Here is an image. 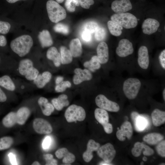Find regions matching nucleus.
I'll return each mask as SVG.
<instances>
[{
	"instance_id": "60",
	"label": "nucleus",
	"mask_w": 165,
	"mask_h": 165,
	"mask_svg": "<svg viewBox=\"0 0 165 165\" xmlns=\"http://www.w3.org/2000/svg\"><path fill=\"white\" fill-rule=\"evenodd\" d=\"M57 2L58 3H61L63 2L64 0H56Z\"/></svg>"
},
{
	"instance_id": "46",
	"label": "nucleus",
	"mask_w": 165,
	"mask_h": 165,
	"mask_svg": "<svg viewBox=\"0 0 165 165\" xmlns=\"http://www.w3.org/2000/svg\"><path fill=\"white\" fill-rule=\"evenodd\" d=\"M160 63L162 67L165 69V50H163L160 53L159 56Z\"/></svg>"
},
{
	"instance_id": "62",
	"label": "nucleus",
	"mask_w": 165,
	"mask_h": 165,
	"mask_svg": "<svg viewBox=\"0 0 165 165\" xmlns=\"http://www.w3.org/2000/svg\"><path fill=\"white\" fill-rule=\"evenodd\" d=\"M141 165H143L144 164V163L143 162H141V163H140Z\"/></svg>"
},
{
	"instance_id": "44",
	"label": "nucleus",
	"mask_w": 165,
	"mask_h": 165,
	"mask_svg": "<svg viewBox=\"0 0 165 165\" xmlns=\"http://www.w3.org/2000/svg\"><path fill=\"white\" fill-rule=\"evenodd\" d=\"M79 5L83 8L88 9L94 3V0H78Z\"/></svg>"
},
{
	"instance_id": "56",
	"label": "nucleus",
	"mask_w": 165,
	"mask_h": 165,
	"mask_svg": "<svg viewBox=\"0 0 165 165\" xmlns=\"http://www.w3.org/2000/svg\"><path fill=\"white\" fill-rule=\"evenodd\" d=\"M32 165H40V163L37 161H35L32 164Z\"/></svg>"
},
{
	"instance_id": "30",
	"label": "nucleus",
	"mask_w": 165,
	"mask_h": 165,
	"mask_svg": "<svg viewBox=\"0 0 165 165\" xmlns=\"http://www.w3.org/2000/svg\"><path fill=\"white\" fill-rule=\"evenodd\" d=\"M133 121L135 129L138 131L141 132L144 130L147 127L148 123L147 119L139 115Z\"/></svg>"
},
{
	"instance_id": "29",
	"label": "nucleus",
	"mask_w": 165,
	"mask_h": 165,
	"mask_svg": "<svg viewBox=\"0 0 165 165\" xmlns=\"http://www.w3.org/2000/svg\"><path fill=\"white\" fill-rule=\"evenodd\" d=\"M70 51L73 57H78L82 53V45L79 40L77 38L72 39L69 44Z\"/></svg>"
},
{
	"instance_id": "45",
	"label": "nucleus",
	"mask_w": 165,
	"mask_h": 165,
	"mask_svg": "<svg viewBox=\"0 0 165 165\" xmlns=\"http://www.w3.org/2000/svg\"><path fill=\"white\" fill-rule=\"evenodd\" d=\"M65 5L67 9L69 12H73L75 11V6L73 3L72 0H66Z\"/></svg>"
},
{
	"instance_id": "18",
	"label": "nucleus",
	"mask_w": 165,
	"mask_h": 165,
	"mask_svg": "<svg viewBox=\"0 0 165 165\" xmlns=\"http://www.w3.org/2000/svg\"><path fill=\"white\" fill-rule=\"evenodd\" d=\"M100 147V145L99 143L96 142L93 139L89 140L87 145L86 150L82 154L84 161L86 162H90L93 157V152L97 151Z\"/></svg>"
},
{
	"instance_id": "14",
	"label": "nucleus",
	"mask_w": 165,
	"mask_h": 165,
	"mask_svg": "<svg viewBox=\"0 0 165 165\" xmlns=\"http://www.w3.org/2000/svg\"><path fill=\"white\" fill-rule=\"evenodd\" d=\"M132 8L130 0H116L111 4L112 9L116 13H126L131 10Z\"/></svg>"
},
{
	"instance_id": "16",
	"label": "nucleus",
	"mask_w": 165,
	"mask_h": 165,
	"mask_svg": "<svg viewBox=\"0 0 165 165\" xmlns=\"http://www.w3.org/2000/svg\"><path fill=\"white\" fill-rule=\"evenodd\" d=\"M74 72L75 75L73 76V82L75 84H79L84 81L90 80L92 78L91 73L87 69L76 68Z\"/></svg>"
},
{
	"instance_id": "42",
	"label": "nucleus",
	"mask_w": 165,
	"mask_h": 165,
	"mask_svg": "<svg viewBox=\"0 0 165 165\" xmlns=\"http://www.w3.org/2000/svg\"><path fill=\"white\" fill-rule=\"evenodd\" d=\"M11 25L8 22L0 20V33L6 34L8 33Z\"/></svg>"
},
{
	"instance_id": "49",
	"label": "nucleus",
	"mask_w": 165,
	"mask_h": 165,
	"mask_svg": "<svg viewBox=\"0 0 165 165\" xmlns=\"http://www.w3.org/2000/svg\"><path fill=\"white\" fill-rule=\"evenodd\" d=\"M105 132L108 134H110L113 131V127L111 124L108 123L103 126Z\"/></svg>"
},
{
	"instance_id": "57",
	"label": "nucleus",
	"mask_w": 165,
	"mask_h": 165,
	"mask_svg": "<svg viewBox=\"0 0 165 165\" xmlns=\"http://www.w3.org/2000/svg\"><path fill=\"white\" fill-rule=\"evenodd\" d=\"M163 96L164 101H165V89H164L163 91Z\"/></svg>"
},
{
	"instance_id": "20",
	"label": "nucleus",
	"mask_w": 165,
	"mask_h": 165,
	"mask_svg": "<svg viewBox=\"0 0 165 165\" xmlns=\"http://www.w3.org/2000/svg\"><path fill=\"white\" fill-rule=\"evenodd\" d=\"M57 158L61 159L63 158V162L66 164H71L74 162L75 159V156L69 152L65 148H63L57 150L55 152Z\"/></svg>"
},
{
	"instance_id": "34",
	"label": "nucleus",
	"mask_w": 165,
	"mask_h": 165,
	"mask_svg": "<svg viewBox=\"0 0 165 165\" xmlns=\"http://www.w3.org/2000/svg\"><path fill=\"white\" fill-rule=\"evenodd\" d=\"M84 66L94 72L95 70L99 69L101 65L97 56H94L92 57L90 61L85 62L84 64Z\"/></svg>"
},
{
	"instance_id": "35",
	"label": "nucleus",
	"mask_w": 165,
	"mask_h": 165,
	"mask_svg": "<svg viewBox=\"0 0 165 165\" xmlns=\"http://www.w3.org/2000/svg\"><path fill=\"white\" fill-rule=\"evenodd\" d=\"M147 145L139 142H136L134 144V147L131 150L132 155L135 157L139 156L143 150L145 151Z\"/></svg>"
},
{
	"instance_id": "10",
	"label": "nucleus",
	"mask_w": 165,
	"mask_h": 165,
	"mask_svg": "<svg viewBox=\"0 0 165 165\" xmlns=\"http://www.w3.org/2000/svg\"><path fill=\"white\" fill-rule=\"evenodd\" d=\"M33 127L37 133L40 134H49L53 131L50 123L46 120L41 118H37L34 120Z\"/></svg>"
},
{
	"instance_id": "39",
	"label": "nucleus",
	"mask_w": 165,
	"mask_h": 165,
	"mask_svg": "<svg viewBox=\"0 0 165 165\" xmlns=\"http://www.w3.org/2000/svg\"><path fill=\"white\" fill-rule=\"evenodd\" d=\"M53 29L56 32L64 34H67L69 32L68 27L67 25L61 23H58L56 24L54 27Z\"/></svg>"
},
{
	"instance_id": "4",
	"label": "nucleus",
	"mask_w": 165,
	"mask_h": 165,
	"mask_svg": "<svg viewBox=\"0 0 165 165\" xmlns=\"http://www.w3.org/2000/svg\"><path fill=\"white\" fill-rule=\"evenodd\" d=\"M111 19L112 21L126 29L135 28L138 24L136 17L128 13L114 14L111 16Z\"/></svg>"
},
{
	"instance_id": "63",
	"label": "nucleus",
	"mask_w": 165,
	"mask_h": 165,
	"mask_svg": "<svg viewBox=\"0 0 165 165\" xmlns=\"http://www.w3.org/2000/svg\"><path fill=\"white\" fill-rule=\"evenodd\" d=\"M160 165H165V163H162Z\"/></svg>"
},
{
	"instance_id": "13",
	"label": "nucleus",
	"mask_w": 165,
	"mask_h": 165,
	"mask_svg": "<svg viewBox=\"0 0 165 165\" xmlns=\"http://www.w3.org/2000/svg\"><path fill=\"white\" fill-rule=\"evenodd\" d=\"M133 128L131 123L128 121L124 122L120 126V129H118L116 133V136L119 140L124 141L126 137L130 139L133 134Z\"/></svg>"
},
{
	"instance_id": "17",
	"label": "nucleus",
	"mask_w": 165,
	"mask_h": 165,
	"mask_svg": "<svg viewBox=\"0 0 165 165\" xmlns=\"http://www.w3.org/2000/svg\"><path fill=\"white\" fill-rule=\"evenodd\" d=\"M138 61L139 66L142 68H148L149 64V57L148 51L145 46H141L138 51Z\"/></svg>"
},
{
	"instance_id": "31",
	"label": "nucleus",
	"mask_w": 165,
	"mask_h": 165,
	"mask_svg": "<svg viewBox=\"0 0 165 165\" xmlns=\"http://www.w3.org/2000/svg\"><path fill=\"white\" fill-rule=\"evenodd\" d=\"M17 123L16 112H11L8 113L3 119L2 123L5 127H11Z\"/></svg>"
},
{
	"instance_id": "25",
	"label": "nucleus",
	"mask_w": 165,
	"mask_h": 165,
	"mask_svg": "<svg viewBox=\"0 0 165 165\" xmlns=\"http://www.w3.org/2000/svg\"><path fill=\"white\" fill-rule=\"evenodd\" d=\"M164 136L158 133H152L145 135L143 138V141L150 145H157L164 138Z\"/></svg>"
},
{
	"instance_id": "15",
	"label": "nucleus",
	"mask_w": 165,
	"mask_h": 165,
	"mask_svg": "<svg viewBox=\"0 0 165 165\" xmlns=\"http://www.w3.org/2000/svg\"><path fill=\"white\" fill-rule=\"evenodd\" d=\"M160 25L157 20L151 18L144 20L142 25L143 33L145 34L151 35L156 32Z\"/></svg>"
},
{
	"instance_id": "50",
	"label": "nucleus",
	"mask_w": 165,
	"mask_h": 165,
	"mask_svg": "<svg viewBox=\"0 0 165 165\" xmlns=\"http://www.w3.org/2000/svg\"><path fill=\"white\" fill-rule=\"evenodd\" d=\"M1 87L0 86V102H4L7 100V97L6 94Z\"/></svg>"
},
{
	"instance_id": "19",
	"label": "nucleus",
	"mask_w": 165,
	"mask_h": 165,
	"mask_svg": "<svg viewBox=\"0 0 165 165\" xmlns=\"http://www.w3.org/2000/svg\"><path fill=\"white\" fill-rule=\"evenodd\" d=\"M97 56L100 63H106L109 58L108 49L107 44L104 42H100L97 46Z\"/></svg>"
},
{
	"instance_id": "38",
	"label": "nucleus",
	"mask_w": 165,
	"mask_h": 165,
	"mask_svg": "<svg viewBox=\"0 0 165 165\" xmlns=\"http://www.w3.org/2000/svg\"><path fill=\"white\" fill-rule=\"evenodd\" d=\"M71 86V83L69 81H63L60 83L56 85L55 90L57 92H63L67 88L70 87Z\"/></svg>"
},
{
	"instance_id": "23",
	"label": "nucleus",
	"mask_w": 165,
	"mask_h": 165,
	"mask_svg": "<svg viewBox=\"0 0 165 165\" xmlns=\"http://www.w3.org/2000/svg\"><path fill=\"white\" fill-rule=\"evenodd\" d=\"M16 113L17 123L20 125H23L26 122L31 114L30 109L27 107L20 108Z\"/></svg>"
},
{
	"instance_id": "54",
	"label": "nucleus",
	"mask_w": 165,
	"mask_h": 165,
	"mask_svg": "<svg viewBox=\"0 0 165 165\" xmlns=\"http://www.w3.org/2000/svg\"><path fill=\"white\" fill-rule=\"evenodd\" d=\"M72 2L75 6H79V5L78 0H72Z\"/></svg>"
},
{
	"instance_id": "53",
	"label": "nucleus",
	"mask_w": 165,
	"mask_h": 165,
	"mask_svg": "<svg viewBox=\"0 0 165 165\" xmlns=\"http://www.w3.org/2000/svg\"><path fill=\"white\" fill-rule=\"evenodd\" d=\"M64 79L63 77L58 76L55 79V82L56 85L62 82Z\"/></svg>"
},
{
	"instance_id": "40",
	"label": "nucleus",
	"mask_w": 165,
	"mask_h": 165,
	"mask_svg": "<svg viewBox=\"0 0 165 165\" xmlns=\"http://www.w3.org/2000/svg\"><path fill=\"white\" fill-rule=\"evenodd\" d=\"M95 32V38L97 40L101 41L105 38L106 32L103 28L98 27Z\"/></svg>"
},
{
	"instance_id": "22",
	"label": "nucleus",
	"mask_w": 165,
	"mask_h": 165,
	"mask_svg": "<svg viewBox=\"0 0 165 165\" xmlns=\"http://www.w3.org/2000/svg\"><path fill=\"white\" fill-rule=\"evenodd\" d=\"M46 56L47 58L52 61L56 67H59L61 64V55L56 47H51L47 50Z\"/></svg>"
},
{
	"instance_id": "47",
	"label": "nucleus",
	"mask_w": 165,
	"mask_h": 165,
	"mask_svg": "<svg viewBox=\"0 0 165 165\" xmlns=\"http://www.w3.org/2000/svg\"><path fill=\"white\" fill-rule=\"evenodd\" d=\"M52 142V140L49 136L45 138L42 143V147L44 149H48L50 146Z\"/></svg>"
},
{
	"instance_id": "52",
	"label": "nucleus",
	"mask_w": 165,
	"mask_h": 165,
	"mask_svg": "<svg viewBox=\"0 0 165 165\" xmlns=\"http://www.w3.org/2000/svg\"><path fill=\"white\" fill-rule=\"evenodd\" d=\"M9 156L11 163L12 165H16V160L15 156L12 153H10Z\"/></svg>"
},
{
	"instance_id": "33",
	"label": "nucleus",
	"mask_w": 165,
	"mask_h": 165,
	"mask_svg": "<svg viewBox=\"0 0 165 165\" xmlns=\"http://www.w3.org/2000/svg\"><path fill=\"white\" fill-rule=\"evenodd\" d=\"M107 25L109 30L112 35L118 36L122 33L123 28L118 24L112 20H109L107 23Z\"/></svg>"
},
{
	"instance_id": "1",
	"label": "nucleus",
	"mask_w": 165,
	"mask_h": 165,
	"mask_svg": "<svg viewBox=\"0 0 165 165\" xmlns=\"http://www.w3.org/2000/svg\"><path fill=\"white\" fill-rule=\"evenodd\" d=\"M33 45L31 37L28 35L20 36L12 40L10 44L13 52L20 57L29 53Z\"/></svg>"
},
{
	"instance_id": "27",
	"label": "nucleus",
	"mask_w": 165,
	"mask_h": 165,
	"mask_svg": "<svg viewBox=\"0 0 165 165\" xmlns=\"http://www.w3.org/2000/svg\"><path fill=\"white\" fill-rule=\"evenodd\" d=\"M38 38L42 48L49 47L53 42L50 33L47 30H44L39 32Z\"/></svg>"
},
{
	"instance_id": "24",
	"label": "nucleus",
	"mask_w": 165,
	"mask_h": 165,
	"mask_svg": "<svg viewBox=\"0 0 165 165\" xmlns=\"http://www.w3.org/2000/svg\"><path fill=\"white\" fill-rule=\"evenodd\" d=\"M152 121L155 127H158L165 122V112L158 109H154L151 114Z\"/></svg>"
},
{
	"instance_id": "6",
	"label": "nucleus",
	"mask_w": 165,
	"mask_h": 165,
	"mask_svg": "<svg viewBox=\"0 0 165 165\" xmlns=\"http://www.w3.org/2000/svg\"><path fill=\"white\" fill-rule=\"evenodd\" d=\"M64 116L67 121L72 123L76 121H82L85 119L86 114L84 109L81 106L72 105L66 110Z\"/></svg>"
},
{
	"instance_id": "7",
	"label": "nucleus",
	"mask_w": 165,
	"mask_h": 165,
	"mask_svg": "<svg viewBox=\"0 0 165 165\" xmlns=\"http://www.w3.org/2000/svg\"><path fill=\"white\" fill-rule=\"evenodd\" d=\"M24 85L14 80L8 75H5L0 77V86L11 92L24 90Z\"/></svg>"
},
{
	"instance_id": "48",
	"label": "nucleus",
	"mask_w": 165,
	"mask_h": 165,
	"mask_svg": "<svg viewBox=\"0 0 165 165\" xmlns=\"http://www.w3.org/2000/svg\"><path fill=\"white\" fill-rule=\"evenodd\" d=\"M82 40L86 42H90L92 38L91 33L84 30L82 32Z\"/></svg>"
},
{
	"instance_id": "55",
	"label": "nucleus",
	"mask_w": 165,
	"mask_h": 165,
	"mask_svg": "<svg viewBox=\"0 0 165 165\" xmlns=\"http://www.w3.org/2000/svg\"><path fill=\"white\" fill-rule=\"evenodd\" d=\"M20 0H6V1L9 3H13L18 1Z\"/></svg>"
},
{
	"instance_id": "3",
	"label": "nucleus",
	"mask_w": 165,
	"mask_h": 165,
	"mask_svg": "<svg viewBox=\"0 0 165 165\" xmlns=\"http://www.w3.org/2000/svg\"><path fill=\"white\" fill-rule=\"evenodd\" d=\"M46 7L49 17L52 22L57 23L66 18L65 10L57 2L53 0H48L46 4Z\"/></svg>"
},
{
	"instance_id": "28",
	"label": "nucleus",
	"mask_w": 165,
	"mask_h": 165,
	"mask_svg": "<svg viewBox=\"0 0 165 165\" xmlns=\"http://www.w3.org/2000/svg\"><path fill=\"white\" fill-rule=\"evenodd\" d=\"M94 116L97 120L103 126L109 123V116L107 111L101 108L94 111Z\"/></svg>"
},
{
	"instance_id": "36",
	"label": "nucleus",
	"mask_w": 165,
	"mask_h": 165,
	"mask_svg": "<svg viewBox=\"0 0 165 165\" xmlns=\"http://www.w3.org/2000/svg\"><path fill=\"white\" fill-rule=\"evenodd\" d=\"M13 143V139L10 137L6 136L1 138L0 139V150L9 148Z\"/></svg>"
},
{
	"instance_id": "12",
	"label": "nucleus",
	"mask_w": 165,
	"mask_h": 165,
	"mask_svg": "<svg viewBox=\"0 0 165 165\" xmlns=\"http://www.w3.org/2000/svg\"><path fill=\"white\" fill-rule=\"evenodd\" d=\"M52 77L51 73L48 71L40 72L36 78L31 82L33 87L41 89L43 88L50 82Z\"/></svg>"
},
{
	"instance_id": "11",
	"label": "nucleus",
	"mask_w": 165,
	"mask_h": 165,
	"mask_svg": "<svg viewBox=\"0 0 165 165\" xmlns=\"http://www.w3.org/2000/svg\"><path fill=\"white\" fill-rule=\"evenodd\" d=\"M134 51L132 43L127 39H123L119 41L116 52L119 56L125 57L133 53Z\"/></svg>"
},
{
	"instance_id": "37",
	"label": "nucleus",
	"mask_w": 165,
	"mask_h": 165,
	"mask_svg": "<svg viewBox=\"0 0 165 165\" xmlns=\"http://www.w3.org/2000/svg\"><path fill=\"white\" fill-rule=\"evenodd\" d=\"M98 27V24L96 22L90 21L84 24V31L91 34L95 32Z\"/></svg>"
},
{
	"instance_id": "41",
	"label": "nucleus",
	"mask_w": 165,
	"mask_h": 165,
	"mask_svg": "<svg viewBox=\"0 0 165 165\" xmlns=\"http://www.w3.org/2000/svg\"><path fill=\"white\" fill-rule=\"evenodd\" d=\"M156 150L158 154L161 156L165 157V141L163 140L157 144Z\"/></svg>"
},
{
	"instance_id": "2",
	"label": "nucleus",
	"mask_w": 165,
	"mask_h": 165,
	"mask_svg": "<svg viewBox=\"0 0 165 165\" xmlns=\"http://www.w3.org/2000/svg\"><path fill=\"white\" fill-rule=\"evenodd\" d=\"M40 65L38 63L35 62L30 58H23L18 62L14 74L24 77L34 72H39L41 70Z\"/></svg>"
},
{
	"instance_id": "61",
	"label": "nucleus",
	"mask_w": 165,
	"mask_h": 165,
	"mask_svg": "<svg viewBox=\"0 0 165 165\" xmlns=\"http://www.w3.org/2000/svg\"><path fill=\"white\" fill-rule=\"evenodd\" d=\"M1 64H2V59L1 57L0 56V66H1Z\"/></svg>"
},
{
	"instance_id": "32",
	"label": "nucleus",
	"mask_w": 165,
	"mask_h": 165,
	"mask_svg": "<svg viewBox=\"0 0 165 165\" xmlns=\"http://www.w3.org/2000/svg\"><path fill=\"white\" fill-rule=\"evenodd\" d=\"M60 52L61 64H67L71 62L72 56L69 50L64 46H61L60 48Z\"/></svg>"
},
{
	"instance_id": "21",
	"label": "nucleus",
	"mask_w": 165,
	"mask_h": 165,
	"mask_svg": "<svg viewBox=\"0 0 165 165\" xmlns=\"http://www.w3.org/2000/svg\"><path fill=\"white\" fill-rule=\"evenodd\" d=\"M37 102L43 114L44 115L49 116L54 111V106L52 104L49 102L48 99L46 97H40Z\"/></svg>"
},
{
	"instance_id": "5",
	"label": "nucleus",
	"mask_w": 165,
	"mask_h": 165,
	"mask_svg": "<svg viewBox=\"0 0 165 165\" xmlns=\"http://www.w3.org/2000/svg\"><path fill=\"white\" fill-rule=\"evenodd\" d=\"M141 82L137 78H129L124 82L123 90L125 96L129 99H133L137 96L141 86Z\"/></svg>"
},
{
	"instance_id": "58",
	"label": "nucleus",
	"mask_w": 165,
	"mask_h": 165,
	"mask_svg": "<svg viewBox=\"0 0 165 165\" xmlns=\"http://www.w3.org/2000/svg\"><path fill=\"white\" fill-rule=\"evenodd\" d=\"M105 163H100V165H110V163H107L105 162Z\"/></svg>"
},
{
	"instance_id": "8",
	"label": "nucleus",
	"mask_w": 165,
	"mask_h": 165,
	"mask_svg": "<svg viewBox=\"0 0 165 165\" xmlns=\"http://www.w3.org/2000/svg\"><path fill=\"white\" fill-rule=\"evenodd\" d=\"M96 104L100 108L111 112H117L120 107L116 103L108 99L105 95L99 94L95 99Z\"/></svg>"
},
{
	"instance_id": "51",
	"label": "nucleus",
	"mask_w": 165,
	"mask_h": 165,
	"mask_svg": "<svg viewBox=\"0 0 165 165\" xmlns=\"http://www.w3.org/2000/svg\"><path fill=\"white\" fill-rule=\"evenodd\" d=\"M7 40L5 37L2 35H0V47H4L7 45Z\"/></svg>"
},
{
	"instance_id": "59",
	"label": "nucleus",
	"mask_w": 165,
	"mask_h": 165,
	"mask_svg": "<svg viewBox=\"0 0 165 165\" xmlns=\"http://www.w3.org/2000/svg\"><path fill=\"white\" fill-rule=\"evenodd\" d=\"M142 160L144 161H146L147 160V158L146 156H144L142 158Z\"/></svg>"
},
{
	"instance_id": "26",
	"label": "nucleus",
	"mask_w": 165,
	"mask_h": 165,
	"mask_svg": "<svg viewBox=\"0 0 165 165\" xmlns=\"http://www.w3.org/2000/svg\"><path fill=\"white\" fill-rule=\"evenodd\" d=\"M52 104L57 110H61L64 107L68 106L69 102L68 100V96L65 94H61L57 98H54L51 101Z\"/></svg>"
},
{
	"instance_id": "43",
	"label": "nucleus",
	"mask_w": 165,
	"mask_h": 165,
	"mask_svg": "<svg viewBox=\"0 0 165 165\" xmlns=\"http://www.w3.org/2000/svg\"><path fill=\"white\" fill-rule=\"evenodd\" d=\"M44 157L46 161V165H57V161L53 159L52 155L47 154L44 155Z\"/></svg>"
},
{
	"instance_id": "9",
	"label": "nucleus",
	"mask_w": 165,
	"mask_h": 165,
	"mask_svg": "<svg viewBox=\"0 0 165 165\" xmlns=\"http://www.w3.org/2000/svg\"><path fill=\"white\" fill-rule=\"evenodd\" d=\"M97 153L104 162L110 163L115 158L116 152L113 145L108 143L100 146Z\"/></svg>"
}]
</instances>
